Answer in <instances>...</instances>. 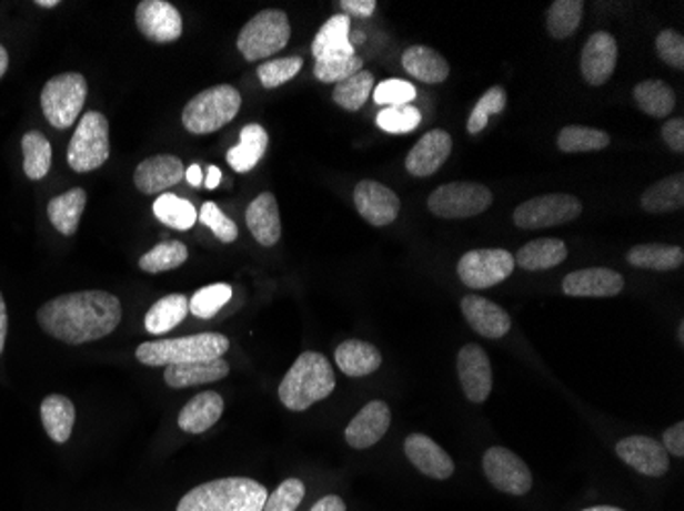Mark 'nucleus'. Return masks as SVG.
Here are the masks:
<instances>
[{"mask_svg": "<svg viewBox=\"0 0 684 511\" xmlns=\"http://www.w3.org/2000/svg\"><path fill=\"white\" fill-rule=\"evenodd\" d=\"M121 303L105 290L67 293L38 309L40 328L70 346L101 340L118 329Z\"/></svg>", "mask_w": 684, "mask_h": 511, "instance_id": "obj_1", "label": "nucleus"}, {"mask_svg": "<svg viewBox=\"0 0 684 511\" xmlns=\"http://www.w3.org/2000/svg\"><path fill=\"white\" fill-rule=\"evenodd\" d=\"M266 489L254 479L228 477L191 489L177 511H263Z\"/></svg>", "mask_w": 684, "mask_h": 511, "instance_id": "obj_2", "label": "nucleus"}, {"mask_svg": "<svg viewBox=\"0 0 684 511\" xmlns=\"http://www.w3.org/2000/svg\"><path fill=\"white\" fill-rule=\"evenodd\" d=\"M336 387L334 370L326 356L303 352L279 385V399L291 411H305L308 407L326 399Z\"/></svg>", "mask_w": 684, "mask_h": 511, "instance_id": "obj_3", "label": "nucleus"}, {"mask_svg": "<svg viewBox=\"0 0 684 511\" xmlns=\"http://www.w3.org/2000/svg\"><path fill=\"white\" fill-rule=\"evenodd\" d=\"M230 350V340L224 334L205 331L174 340L144 341L138 346L135 358L144 367H171L189 362H210L222 358Z\"/></svg>", "mask_w": 684, "mask_h": 511, "instance_id": "obj_4", "label": "nucleus"}, {"mask_svg": "<svg viewBox=\"0 0 684 511\" xmlns=\"http://www.w3.org/2000/svg\"><path fill=\"white\" fill-rule=\"evenodd\" d=\"M240 106H242L240 92L230 84H220L193 96L184 106L181 121L187 132L208 135L222 130L237 117Z\"/></svg>", "mask_w": 684, "mask_h": 511, "instance_id": "obj_5", "label": "nucleus"}, {"mask_svg": "<svg viewBox=\"0 0 684 511\" xmlns=\"http://www.w3.org/2000/svg\"><path fill=\"white\" fill-rule=\"evenodd\" d=\"M87 80L79 72H64L46 82L41 91L43 117L56 130H68L80 117L87 101Z\"/></svg>", "mask_w": 684, "mask_h": 511, "instance_id": "obj_6", "label": "nucleus"}, {"mask_svg": "<svg viewBox=\"0 0 684 511\" xmlns=\"http://www.w3.org/2000/svg\"><path fill=\"white\" fill-rule=\"evenodd\" d=\"M290 38L288 14L276 9H266L242 27L237 45L247 62H256L281 52L290 43Z\"/></svg>", "mask_w": 684, "mask_h": 511, "instance_id": "obj_7", "label": "nucleus"}, {"mask_svg": "<svg viewBox=\"0 0 684 511\" xmlns=\"http://www.w3.org/2000/svg\"><path fill=\"white\" fill-rule=\"evenodd\" d=\"M68 164L74 172L101 168L111 156L109 121L99 111H87L68 145Z\"/></svg>", "mask_w": 684, "mask_h": 511, "instance_id": "obj_8", "label": "nucleus"}, {"mask_svg": "<svg viewBox=\"0 0 684 511\" xmlns=\"http://www.w3.org/2000/svg\"><path fill=\"white\" fill-rule=\"evenodd\" d=\"M492 205V191L480 183H449L429 197V209L441 219H467Z\"/></svg>", "mask_w": 684, "mask_h": 511, "instance_id": "obj_9", "label": "nucleus"}, {"mask_svg": "<svg viewBox=\"0 0 684 511\" xmlns=\"http://www.w3.org/2000/svg\"><path fill=\"white\" fill-rule=\"evenodd\" d=\"M514 266L513 254L506 249H472L461 256L457 275L470 289H490L513 275Z\"/></svg>", "mask_w": 684, "mask_h": 511, "instance_id": "obj_10", "label": "nucleus"}, {"mask_svg": "<svg viewBox=\"0 0 684 511\" xmlns=\"http://www.w3.org/2000/svg\"><path fill=\"white\" fill-rule=\"evenodd\" d=\"M582 213L580 198L572 195H541L521 203L513 213V222L521 229H545L579 219Z\"/></svg>", "mask_w": 684, "mask_h": 511, "instance_id": "obj_11", "label": "nucleus"}, {"mask_svg": "<svg viewBox=\"0 0 684 511\" xmlns=\"http://www.w3.org/2000/svg\"><path fill=\"white\" fill-rule=\"evenodd\" d=\"M482 467L487 481L502 493L521 498L533 487V474L529 471L525 460L519 459L509 448L502 446L487 448Z\"/></svg>", "mask_w": 684, "mask_h": 511, "instance_id": "obj_12", "label": "nucleus"}, {"mask_svg": "<svg viewBox=\"0 0 684 511\" xmlns=\"http://www.w3.org/2000/svg\"><path fill=\"white\" fill-rule=\"evenodd\" d=\"M135 25L157 43H172L183 35V19L167 0H142L135 9Z\"/></svg>", "mask_w": 684, "mask_h": 511, "instance_id": "obj_13", "label": "nucleus"}, {"mask_svg": "<svg viewBox=\"0 0 684 511\" xmlns=\"http://www.w3.org/2000/svg\"><path fill=\"white\" fill-rule=\"evenodd\" d=\"M457 375L463 394L472 403H484L492 394V365L477 344L463 346L457 355Z\"/></svg>", "mask_w": 684, "mask_h": 511, "instance_id": "obj_14", "label": "nucleus"}, {"mask_svg": "<svg viewBox=\"0 0 684 511\" xmlns=\"http://www.w3.org/2000/svg\"><path fill=\"white\" fill-rule=\"evenodd\" d=\"M617 40L611 33L606 31L593 33L584 43V50L580 55V70L584 80L591 86L606 84L617 67Z\"/></svg>", "mask_w": 684, "mask_h": 511, "instance_id": "obj_15", "label": "nucleus"}, {"mask_svg": "<svg viewBox=\"0 0 684 511\" xmlns=\"http://www.w3.org/2000/svg\"><path fill=\"white\" fill-rule=\"evenodd\" d=\"M617 457L645 477H664L671 469V457L664 446L647 436H630L618 442Z\"/></svg>", "mask_w": 684, "mask_h": 511, "instance_id": "obj_16", "label": "nucleus"}, {"mask_svg": "<svg viewBox=\"0 0 684 511\" xmlns=\"http://www.w3.org/2000/svg\"><path fill=\"white\" fill-rule=\"evenodd\" d=\"M355 207L365 222L383 227L398 219L400 198L390 186L375 181H361L355 186Z\"/></svg>", "mask_w": 684, "mask_h": 511, "instance_id": "obj_17", "label": "nucleus"}, {"mask_svg": "<svg viewBox=\"0 0 684 511\" xmlns=\"http://www.w3.org/2000/svg\"><path fill=\"white\" fill-rule=\"evenodd\" d=\"M392 423V411L385 401H369L344 428V440L351 448L365 450L378 444Z\"/></svg>", "mask_w": 684, "mask_h": 511, "instance_id": "obj_18", "label": "nucleus"}, {"mask_svg": "<svg viewBox=\"0 0 684 511\" xmlns=\"http://www.w3.org/2000/svg\"><path fill=\"white\" fill-rule=\"evenodd\" d=\"M461 311L465 315L470 328L487 340H499L511 331V317L501 305L487 302L477 295H467L461 302Z\"/></svg>", "mask_w": 684, "mask_h": 511, "instance_id": "obj_19", "label": "nucleus"}, {"mask_svg": "<svg viewBox=\"0 0 684 511\" xmlns=\"http://www.w3.org/2000/svg\"><path fill=\"white\" fill-rule=\"evenodd\" d=\"M404 452L422 474L436 481H445L455 472V462L447 452L424 433H410L404 442Z\"/></svg>", "mask_w": 684, "mask_h": 511, "instance_id": "obj_20", "label": "nucleus"}, {"mask_svg": "<svg viewBox=\"0 0 684 511\" xmlns=\"http://www.w3.org/2000/svg\"><path fill=\"white\" fill-rule=\"evenodd\" d=\"M183 176L184 168L181 157L160 154V156L148 157L135 168L133 183L144 195H159L174 184L181 183Z\"/></svg>", "mask_w": 684, "mask_h": 511, "instance_id": "obj_21", "label": "nucleus"}, {"mask_svg": "<svg viewBox=\"0 0 684 511\" xmlns=\"http://www.w3.org/2000/svg\"><path fill=\"white\" fill-rule=\"evenodd\" d=\"M451 150H453L451 135L443 130H433V132L422 135L419 144L410 150V154L406 156V171L412 176L426 178L447 162Z\"/></svg>", "mask_w": 684, "mask_h": 511, "instance_id": "obj_22", "label": "nucleus"}, {"mask_svg": "<svg viewBox=\"0 0 684 511\" xmlns=\"http://www.w3.org/2000/svg\"><path fill=\"white\" fill-rule=\"evenodd\" d=\"M623 276L611 268H582L564 278L567 297H615L623 290Z\"/></svg>", "mask_w": 684, "mask_h": 511, "instance_id": "obj_23", "label": "nucleus"}, {"mask_svg": "<svg viewBox=\"0 0 684 511\" xmlns=\"http://www.w3.org/2000/svg\"><path fill=\"white\" fill-rule=\"evenodd\" d=\"M349 31H351V19L346 14L330 17L329 21L320 27L316 40L312 43V53L316 62H330L355 55V45L351 43Z\"/></svg>", "mask_w": 684, "mask_h": 511, "instance_id": "obj_24", "label": "nucleus"}, {"mask_svg": "<svg viewBox=\"0 0 684 511\" xmlns=\"http://www.w3.org/2000/svg\"><path fill=\"white\" fill-rule=\"evenodd\" d=\"M247 225L261 246H275L281 237V217L273 193H261L252 201L247 209Z\"/></svg>", "mask_w": 684, "mask_h": 511, "instance_id": "obj_25", "label": "nucleus"}, {"mask_svg": "<svg viewBox=\"0 0 684 511\" xmlns=\"http://www.w3.org/2000/svg\"><path fill=\"white\" fill-rule=\"evenodd\" d=\"M224 413V399L215 391L195 395L179 413V428L187 433H203L213 428Z\"/></svg>", "mask_w": 684, "mask_h": 511, "instance_id": "obj_26", "label": "nucleus"}, {"mask_svg": "<svg viewBox=\"0 0 684 511\" xmlns=\"http://www.w3.org/2000/svg\"><path fill=\"white\" fill-rule=\"evenodd\" d=\"M228 375H230V365L224 358H218L210 362L171 365L164 368V382L172 389H187V387H198V385L225 379Z\"/></svg>", "mask_w": 684, "mask_h": 511, "instance_id": "obj_27", "label": "nucleus"}, {"mask_svg": "<svg viewBox=\"0 0 684 511\" xmlns=\"http://www.w3.org/2000/svg\"><path fill=\"white\" fill-rule=\"evenodd\" d=\"M334 360L346 377H368L382 367V352L369 341L346 340L336 348Z\"/></svg>", "mask_w": 684, "mask_h": 511, "instance_id": "obj_28", "label": "nucleus"}, {"mask_svg": "<svg viewBox=\"0 0 684 511\" xmlns=\"http://www.w3.org/2000/svg\"><path fill=\"white\" fill-rule=\"evenodd\" d=\"M40 413L46 433L56 444H67L77 421L74 403L64 395H48L41 401Z\"/></svg>", "mask_w": 684, "mask_h": 511, "instance_id": "obj_29", "label": "nucleus"}, {"mask_svg": "<svg viewBox=\"0 0 684 511\" xmlns=\"http://www.w3.org/2000/svg\"><path fill=\"white\" fill-rule=\"evenodd\" d=\"M513 258L525 270H550L566 260L567 248L557 237H541L525 244Z\"/></svg>", "mask_w": 684, "mask_h": 511, "instance_id": "obj_30", "label": "nucleus"}, {"mask_svg": "<svg viewBox=\"0 0 684 511\" xmlns=\"http://www.w3.org/2000/svg\"><path fill=\"white\" fill-rule=\"evenodd\" d=\"M402 67L414 76L426 84H441L449 79V62L433 48L426 45H412L402 55Z\"/></svg>", "mask_w": 684, "mask_h": 511, "instance_id": "obj_31", "label": "nucleus"}, {"mask_svg": "<svg viewBox=\"0 0 684 511\" xmlns=\"http://www.w3.org/2000/svg\"><path fill=\"white\" fill-rule=\"evenodd\" d=\"M84 207H87V191L70 188L68 193H62L48 203V217L62 236H74L79 232Z\"/></svg>", "mask_w": 684, "mask_h": 511, "instance_id": "obj_32", "label": "nucleus"}, {"mask_svg": "<svg viewBox=\"0 0 684 511\" xmlns=\"http://www.w3.org/2000/svg\"><path fill=\"white\" fill-rule=\"evenodd\" d=\"M269 145V133L264 132L263 125L251 123L240 133V144L230 147L228 164L237 172H249L261 162Z\"/></svg>", "mask_w": 684, "mask_h": 511, "instance_id": "obj_33", "label": "nucleus"}, {"mask_svg": "<svg viewBox=\"0 0 684 511\" xmlns=\"http://www.w3.org/2000/svg\"><path fill=\"white\" fill-rule=\"evenodd\" d=\"M642 207L647 213H671V211L683 209L684 207V174H672L662 178L650 188H645L644 195L640 198Z\"/></svg>", "mask_w": 684, "mask_h": 511, "instance_id": "obj_34", "label": "nucleus"}, {"mask_svg": "<svg viewBox=\"0 0 684 511\" xmlns=\"http://www.w3.org/2000/svg\"><path fill=\"white\" fill-rule=\"evenodd\" d=\"M187 314H189V299L184 295H181V293L167 295L148 309L144 326L148 334L162 336V334H169L171 329L177 328L187 317Z\"/></svg>", "mask_w": 684, "mask_h": 511, "instance_id": "obj_35", "label": "nucleus"}, {"mask_svg": "<svg viewBox=\"0 0 684 511\" xmlns=\"http://www.w3.org/2000/svg\"><path fill=\"white\" fill-rule=\"evenodd\" d=\"M627 263L644 270H674L684 263V249L668 244H640L627 252Z\"/></svg>", "mask_w": 684, "mask_h": 511, "instance_id": "obj_36", "label": "nucleus"}, {"mask_svg": "<svg viewBox=\"0 0 684 511\" xmlns=\"http://www.w3.org/2000/svg\"><path fill=\"white\" fill-rule=\"evenodd\" d=\"M633 99L645 115L654 119H666L676 106V94L662 80H644L633 89Z\"/></svg>", "mask_w": 684, "mask_h": 511, "instance_id": "obj_37", "label": "nucleus"}, {"mask_svg": "<svg viewBox=\"0 0 684 511\" xmlns=\"http://www.w3.org/2000/svg\"><path fill=\"white\" fill-rule=\"evenodd\" d=\"M23 171L27 178L41 181L52 168V144L41 132H29L23 135Z\"/></svg>", "mask_w": 684, "mask_h": 511, "instance_id": "obj_38", "label": "nucleus"}, {"mask_svg": "<svg viewBox=\"0 0 684 511\" xmlns=\"http://www.w3.org/2000/svg\"><path fill=\"white\" fill-rule=\"evenodd\" d=\"M154 215L159 222L169 225L172 229H181V232L191 229L198 222V211L193 207V203H189L187 198L177 197L172 193H162L154 201Z\"/></svg>", "mask_w": 684, "mask_h": 511, "instance_id": "obj_39", "label": "nucleus"}, {"mask_svg": "<svg viewBox=\"0 0 684 511\" xmlns=\"http://www.w3.org/2000/svg\"><path fill=\"white\" fill-rule=\"evenodd\" d=\"M611 144V135L594 127L582 125H567L557 135V147L564 154H580V152H598Z\"/></svg>", "mask_w": 684, "mask_h": 511, "instance_id": "obj_40", "label": "nucleus"}, {"mask_svg": "<svg viewBox=\"0 0 684 511\" xmlns=\"http://www.w3.org/2000/svg\"><path fill=\"white\" fill-rule=\"evenodd\" d=\"M375 89V79L371 72H356L355 76L342 80L332 92V101L344 111H359L368 103L369 96Z\"/></svg>", "mask_w": 684, "mask_h": 511, "instance_id": "obj_41", "label": "nucleus"}, {"mask_svg": "<svg viewBox=\"0 0 684 511\" xmlns=\"http://www.w3.org/2000/svg\"><path fill=\"white\" fill-rule=\"evenodd\" d=\"M584 13L582 0H555L547 11V31L553 40H567L579 29Z\"/></svg>", "mask_w": 684, "mask_h": 511, "instance_id": "obj_42", "label": "nucleus"}, {"mask_svg": "<svg viewBox=\"0 0 684 511\" xmlns=\"http://www.w3.org/2000/svg\"><path fill=\"white\" fill-rule=\"evenodd\" d=\"M187 258H189V249L183 242L169 239V242H162L159 246H154L150 252H145L144 256L140 258V268L148 275H159L164 270L179 268L181 264L187 263Z\"/></svg>", "mask_w": 684, "mask_h": 511, "instance_id": "obj_43", "label": "nucleus"}, {"mask_svg": "<svg viewBox=\"0 0 684 511\" xmlns=\"http://www.w3.org/2000/svg\"><path fill=\"white\" fill-rule=\"evenodd\" d=\"M506 101H509L506 99V91L502 86L487 89L482 94V99L475 103L474 111H472V115L467 119V133L470 135H477V133L484 132L487 123H490V119L499 115V113L506 109Z\"/></svg>", "mask_w": 684, "mask_h": 511, "instance_id": "obj_44", "label": "nucleus"}, {"mask_svg": "<svg viewBox=\"0 0 684 511\" xmlns=\"http://www.w3.org/2000/svg\"><path fill=\"white\" fill-rule=\"evenodd\" d=\"M232 299V287L225 283H215L199 289L193 299H189V311L199 319H211Z\"/></svg>", "mask_w": 684, "mask_h": 511, "instance_id": "obj_45", "label": "nucleus"}, {"mask_svg": "<svg viewBox=\"0 0 684 511\" xmlns=\"http://www.w3.org/2000/svg\"><path fill=\"white\" fill-rule=\"evenodd\" d=\"M422 113L414 105L385 106L375 123L378 127L388 133H410L421 125Z\"/></svg>", "mask_w": 684, "mask_h": 511, "instance_id": "obj_46", "label": "nucleus"}, {"mask_svg": "<svg viewBox=\"0 0 684 511\" xmlns=\"http://www.w3.org/2000/svg\"><path fill=\"white\" fill-rule=\"evenodd\" d=\"M303 60L300 55H291V58H279V60H269L256 70L259 80L264 89H276L291 79H295L302 70Z\"/></svg>", "mask_w": 684, "mask_h": 511, "instance_id": "obj_47", "label": "nucleus"}, {"mask_svg": "<svg viewBox=\"0 0 684 511\" xmlns=\"http://www.w3.org/2000/svg\"><path fill=\"white\" fill-rule=\"evenodd\" d=\"M199 222L208 225L213 236L218 237L224 244H232L238 239V225L232 222L224 211L220 209L215 203H203V207L199 211Z\"/></svg>", "mask_w": 684, "mask_h": 511, "instance_id": "obj_48", "label": "nucleus"}, {"mask_svg": "<svg viewBox=\"0 0 684 511\" xmlns=\"http://www.w3.org/2000/svg\"><path fill=\"white\" fill-rule=\"evenodd\" d=\"M305 498V486L300 479H288L276 487L264 501L263 511H295Z\"/></svg>", "mask_w": 684, "mask_h": 511, "instance_id": "obj_49", "label": "nucleus"}, {"mask_svg": "<svg viewBox=\"0 0 684 511\" xmlns=\"http://www.w3.org/2000/svg\"><path fill=\"white\" fill-rule=\"evenodd\" d=\"M361 70H363V60L359 55H349V58L330 60V62H316L314 74L320 82L339 84L342 80L355 76L356 72H361Z\"/></svg>", "mask_w": 684, "mask_h": 511, "instance_id": "obj_50", "label": "nucleus"}, {"mask_svg": "<svg viewBox=\"0 0 684 511\" xmlns=\"http://www.w3.org/2000/svg\"><path fill=\"white\" fill-rule=\"evenodd\" d=\"M416 99V89L406 80H383L373 89L375 105H410Z\"/></svg>", "mask_w": 684, "mask_h": 511, "instance_id": "obj_51", "label": "nucleus"}, {"mask_svg": "<svg viewBox=\"0 0 684 511\" xmlns=\"http://www.w3.org/2000/svg\"><path fill=\"white\" fill-rule=\"evenodd\" d=\"M656 52L660 60L666 62L668 67L683 70L684 68V40L683 35L674 29H664L660 31L656 38Z\"/></svg>", "mask_w": 684, "mask_h": 511, "instance_id": "obj_52", "label": "nucleus"}, {"mask_svg": "<svg viewBox=\"0 0 684 511\" xmlns=\"http://www.w3.org/2000/svg\"><path fill=\"white\" fill-rule=\"evenodd\" d=\"M662 137L672 152L683 154L684 152V119H671L662 127Z\"/></svg>", "mask_w": 684, "mask_h": 511, "instance_id": "obj_53", "label": "nucleus"}, {"mask_svg": "<svg viewBox=\"0 0 684 511\" xmlns=\"http://www.w3.org/2000/svg\"><path fill=\"white\" fill-rule=\"evenodd\" d=\"M664 450L672 457H684V423L678 421L664 432Z\"/></svg>", "mask_w": 684, "mask_h": 511, "instance_id": "obj_54", "label": "nucleus"}, {"mask_svg": "<svg viewBox=\"0 0 684 511\" xmlns=\"http://www.w3.org/2000/svg\"><path fill=\"white\" fill-rule=\"evenodd\" d=\"M344 13L356 14V17H371L378 9L375 0H342Z\"/></svg>", "mask_w": 684, "mask_h": 511, "instance_id": "obj_55", "label": "nucleus"}, {"mask_svg": "<svg viewBox=\"0 0 684 511\" xmlns=\"http://www.w3.org/2000/svg\"><path fill=\"white\" fill-rule=\"evenodd\" d=\"M310 511H346V505L339 495H326V498L318 499Z\"/></svg>", "mask_w": 684, "mask_h": 511, "instance_id": "obj_56", "label": "nucleus"}, {"mask_svg": "<svg viewBox=\"0 0 684 511\" xmlns=\"http://www.w3.org/2000/svg\"><path fill=\"white\" fill-rule=\"evenodd\" d=\"M7 334H9V314H7V303L0 295V355H2L4 344H7Z\"/></svg>", "mask_w": 684, "mask_h": 511, "instance_id": "obj_57", "label": "nucleus"}, {"mask_svg": "<svg viewBox=\"0 0 684 511\" xmlns=\"http://www.w3.org/2000/svg\"><path fill=\"white\" fill-rule=\"evenodd\" d=\"M220 183H222V171L218 166H211L210 171H208V178H205V186L213 191V188L220 186Z\"/></svg>", "mask_w": 684, "mask_h": 511, "instance_id": "obj_58", "label": "nucleus"}, {"mask_svg": "<svg viewBox=\"0 0 684 511\" xmlns=\"http://www.w3.org/2000/svg\"><path fill=\"white\" fill-rule=\"evenodd\" d=\"M184 178H187V183L193 184V186H199L201 181H203V174H201L199 164H193L189 171H184Z\"/></svg>", "mask_w": 684, "mask_h": 511, "instance_id": "obj_59", "label": "nucleus"}, {"mask_svg": "<svg viewBox=\"0 0 684 511\" xmlns=\"http://www.w3.org/2000/svg\"><path fill=\"white\" fill-rule=\"evenodd\" d=\"M7 68H9V53H7V50L0 45V79L4 76Z\"/></svg>", "mask_w": 684, "mask_h": 511, "instance_id": "obj_60", "label": "nucleus"}, {"mask_svg": "<svg viewBox=\"0 0 684 511\" xmlns=\"http://www.w3.org/2000/svg\"><path fill=\"white\" fill-rule=\"evenodd\" d=\"M36 4H38V7H43V9H53V7H58L60 2H58V0H38Z\"/></svg>", "mask_w": 684, "mask_h": 511, "instance_id": "obj_61", "label": "nucleus"}, {"mask_svg": "<svg viewBox=\"0 0 684 511\" xmlns=\"http://www.w3.org/2000/svg\"><path fill=\"white\" fill-rule=\"evenodd\" d=\"M584 511H625L618 510V508H611V505H596V508H589V510Z\"/></svg>", "mask_w": 684, "mask_h": 511, "instance_id": "obj_62", "label": "nucleus"}, {"mask_svg": "<svg viewBox=\"0 0 684 511\" xmlns=\"http://www.w3.org/2000/svg\"><path fill=\"white\" fill-rule=\"evenodd\" d=\"M363 41H365V35H363V33H356L351 43H363Z\"/></svg>", "mask_w": 684, "mask_h": 511, "instance_id": "obj_63", "label": "nucleus"}, {"mask_svg": "<svg viewBox=\"0 0 684 511\" xmlns=\"http://www.w3.org/2000/svg\"><path fill=\"white\" fill-rule=\"evenodd\" d=\"M678 340L684 341V321L678 326Z\"/></svg>", "mask_w": 684, "mask_h": 511, "instance_id": "obj_64", "label": "nucleus"}]
</instances>
